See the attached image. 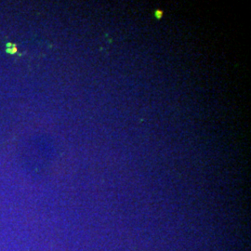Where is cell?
<instances>
[{
    "label": "cell",
    "instance_id": "1",
    "mask_svg": "<svg viewBox=\"0 0 251 251\" xmlns=\"http://www.w3.org/2000/svg\"><path fill=\"white\" fill-rule=\"evenodd\" d=\"M7 51L10 54L15 53L17 51V48H16V46L14 45V44L9 43V44L7 45Z\"/></svg>",
    "mask_w": 251,
    "mask_h": 251
}]
</instances>
